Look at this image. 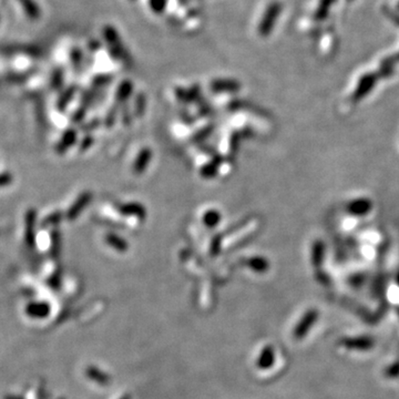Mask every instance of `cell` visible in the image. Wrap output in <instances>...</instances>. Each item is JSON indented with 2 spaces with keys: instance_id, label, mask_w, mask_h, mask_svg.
Wrapping results in <instances>:
<instances>
[{
  "instance_id": "cell-1",
  "label": "cell",
  "mask_w": 399,
  "mask_h": 399,
  "mask_svg": "<svg viewBox=\"0 0 399 399\" xmlns=\"http://www.w3.org/2000/svg\"><path fill=\"white\" fill-rule=\"evenodd\" d=\"M18 2L22 4L24 14H27L29 19L38 20L42 16V10L34 0H18Z\"/></svg>"
},
{
  "instance_id": "cell-2",
  "label": "cell",
  "mask_w": 399,
  "mask_h": 399,
  "mask_svg": "<svg viewBox=\"0 0 399 399\" xmlns=\"http://www.w3.org/2000/svg\"><path fill=\"white\" fill-rule=\"evenodd\" d=\"M149 4L153 12L156 14H161L164 12L166 7V0H149Z\"/></svg>"
}]
</instances>
